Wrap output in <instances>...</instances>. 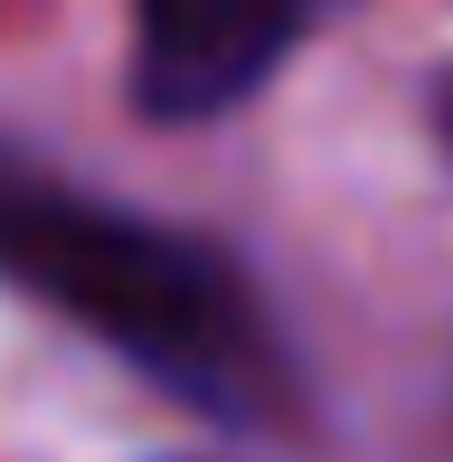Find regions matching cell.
<instances>
[{"instance_id":"6da1fadb","label":"cell","mask_w":453,"mask_h":462,"mask_svg":"<svg viewBox=\"0 0 453 462\" xmlns=\"http://www.w3.org/2000/svg\"><path fill=\"white\" fill-rule=\"evenodd\" d=\"M0 283L76 321L95 349L142 368L226 425H283L293 359L226 245L161 226L123 199L67 189L57 171L0 152Z\"/></svg>"},{"instance_id":"7a4b0ae2","label":"cell","mask_w":453,"mask_h":462,"mask_svg":"<svg viewBox=\"0 0 453 462\" xmlns=\"http://www.w3.org/2000/svg\"><path fill=\"white\" fill-rule=\"evenodd\" d=\"M312 0H133V104L152 123H217L274 86Z\"/></svg>"},{"instance_id":"3957f363","label":"cell","mask_w":453,"mask_h":462,"mask_svg":"<svg viewBox=\"0 0 453 462\" xmlns=\"http://www.w3.org/2000/svg\"><path fill=\"white\" fill-rule=\"evenodd\" d=\"M425 133H435V152L453 161V67H435V86H425Z\"/></svg>"}]
</instances>
